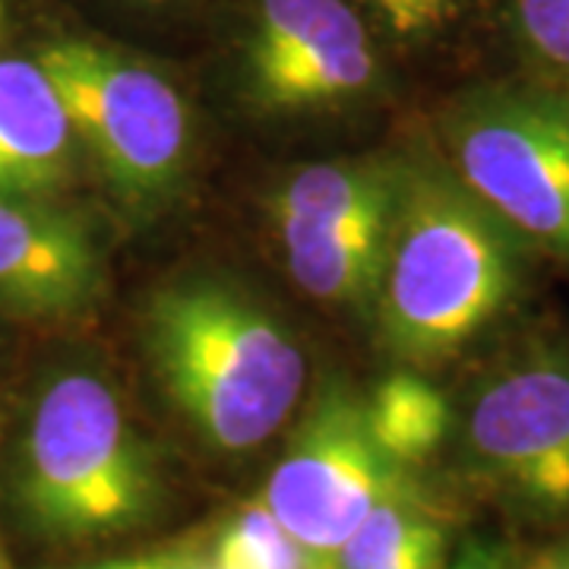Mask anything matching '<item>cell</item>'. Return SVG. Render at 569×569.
I'll use <instances>...</instances> for the list:
<instances>
[{
	"label": "cell",
	"instance_id": "cell-15",
	"mask_svg": "<svg viewBox=\"0 0 569 569\" xmlns=\"http://www.w3.org/2000/svg\"><path fill=\"white\" fill-rule=\"evenodd\" d=\"M209 563L216 569H329V560L305 548L263 500L247 503L224 522Z\"/></svg>",
	"mask_w": 569,
	"mask_h": 569
},
{
	"label": "cell",
	"instance_id": "cell-24",
	"mask_svg": "<svg viewBox=\"0 0 569 569\" xmlns=\"http://www.w3.org/2000/svg\"><path fill=\"white\" fill-rule=\"evenodd\" d=\"M209 569H216V567H212V563H209Z\"/></svg>",
	"mask_w": 569,
	"mask_h": 569
},
{
	"label": "cell",
	"instance_id": "cell-12",
	"mask_svg": "<svg viewBox=\"0 0 569 569\" xmlns=\"http://www.w3.org/2000/svg\"><path fill=\"white\" fill-rule=\"evenodd\" d=\"M402 164L383 159H342L313 162L288 174L272 197V219L313 224V228H351L365 222H387L399 200Z\"/></svg>",
	"mask_w": 569,
	"mask_h": 569
},
{
	"label": "cell",
	"instance_id": "cell-20",
	"mask_svg": "<svg viewBox=\"0 0 569 569\" xmlns=\"http://www.w3.org/2000/svg\"><path fill=\"white\" fill-rule=\"evenodd\" d=\"M526 569H569V545L541 550Z\"/></svg>",
	"mask_w": 569,
	"mask_h": 569
},
{
	"label": "cell",
	"instance_id": "cell-5",
	"mask_svg": "<svg viewBox=\"0 0 569 569\" xmlns=\"http://www.w3.org/2000/svg\"><path fill=\"white\" fill-rule=\"evenodd\" d=\"M452 174L519 241L569 266V108L535 89L471 92L447 123Z\"/></svg>",
	"mask_w": 569,
	"mask_h": 569
},
{
	"label": "cell",
	"instance_id": "cell-16",
	"mask_svg": "<svg viewBox=\"0 0 569 569\" xmlns=\"http://www.w3.org/2000/svg\"><path fill=\"white\" fill-rule=\"evenodd\" d=\"M516 26L538 61L569 73V0H516Z\"/></svg>",
	"mask_w": 569,
	"mask_h": 569
},
{
	"label": "cell",
	"instance_id": "cell-7",
	"mask_svg": "<svg viewBox=\"0 0 569 569\" xmlns=\"http://www.w3.org/2000/svg\"><path fill=\"white\" fill-rule=\"evenodd\" d=\"M471 468L519 507L569 512V351L522 348L471 392L462 418Z\"/></svg>",
	"mask_w": 569,
	"mask_h": 569
},
{
	"label": "cell",
	"instance_id": "cell-6",
	"mask_svg": "<svg viewBox=\"0 0 569 569\" xmlns=\"http://www.w3.org/2000/svg\"><path fill=\"white\" fill-rule=\"evenodd\" d=\"M406 481L408 468L377 447L365 399L332 377L307 402L260 500L305 548L329 560Z\"/></svg>",
	"mask_w": 569,
	"mask_h": 569
},
{
	"label": "cell",
	"instance_id": "cell-3",
	"mask_svg": "<svg viewBox=\"0 0 569 569\" xmlns=\"http://www.w3.org/2000/svg\"><path fill=\"white\" fill-rule=\"evenodd\" d=\"M17 497L54 541L111 538L152 512V456L99 370L67 367L41 387L22 427Z\"/></svg>",
	"mask_w": 569,
	"mask_h": 569
},
{
	"label": "cell",
	"instance_id": "cell-18",
	"mask_svg": "<svg viewBox=\"0 0 569 569\" xmlns=\"http://www.w3.org/2000/svg\"><path fill=\"white\" fill-rule=\"evenodd\" d=\"M123 569H209V557L193 545H174V548L149 550L140 557H127Z\"/></svg>",
	"mask_w": 569,
	"mask_h": 569
},
{
	"label": "cell",
	"instance_id": "cell-19",
	"mask_svg": "<svg viewBox=\"0 0 569 569\" xmlns=\"http://www.w3.org/2000/svg\"><path fill=\"white\" fill-rule=\"evenodd\" d=\"M447 569H512L507 548L490 545V541H471L456 553V560Z\"/></svg>",
	"mask_w": 569,
	"mask_h": 569
},
{
	"label": "cell",
	"instance_id": "cell-1",
	"mask_svg": "<svg viewBox=\"0 0 569 569\" xmlns=\"http://www.w3.org/2000/svg\"><path fill=\"white\" fill-rule=\"evenodd\" d=\"M142 332L168 399L212 449H257L305 396L298 339L224 276L197 272L162 284L149 298Z\"/></svg>",
	"mask_w": 569,
	"mask_h": 569
},
{
	"label": "cell",
	"instance_id": "cell-22",
	"mask_svg": "<svg viewBox=\"0 0 569 569\" xmlns=\"http://www.w3.org/2000/svg\"><path fill=\"white\" fill-rule=\"evenodd\" d=\"M0 569H13L10 567V560H7V550H3V545H0Z\"/></svg>",
	"mask_w": 569,
	"mask_h": 569
},
{
	"label": "cell",
	"instance_id": "cell-14",
	"mask_svg": "<svg viewBox=\"0 0 569 569\" xmlns=\"http://www.w3.org/2000/svg\"><path fill=\"white\" fill-rule=\"evenodd\" d=\"M365 402L377 447L402 468L433 456L452 430V406L443 389L411 370L387 373Z\"/></svg>",
	"mask_w": 569,
	"mask_h": 569
},
{
	"label": "cell",
	"instance_id": "cell-21",
	"mask_svg": "<svg viewBox=\"0 0 569 569\" xmlns=\"http://www.w3.org/2000/svg\"><path fill=\"white\" fill-rule=\"evenodd\" d=\"M127 567V557H114V560H99V563H86V567L73 569H123Z\"/></svg>",
	"mask_w": 569,
	"mask_h": 569
},
{
	"label": "cell",
	"instance_id": "cell-13",
	"mask_svg": "<svg viewBox=\"0 0 569 569\" xmlns=\"http://www.w3.org/2000/svg\"><path fill=\"white\" fill-rule=\"evenodd\" d=\"M329 569H447V535L406 481L348 535Z\"/></svg>",
	"mask_w": 569,
	"mask_h": 569
},
{
	"label": "cell",
	"instance_id": "cell-4",
	"mask_svg": "<svg viewBox=\"0 0 569 569\" xmlns=\"http://www.w3.org/2000/svg\"><path fill=\"white\" fill-rule=\"evenodd\" d=\"M104 183L133 209H159L190 162V111L156 67L92 39L48 41L36 54Z\"/></svg>",
	"mask_w": 569,
	"mask_h": 569
},
{
	"label": "cell",
	"instance_id": "cell-2",
	"mask_svg": "<svg viewBox=\"0 0 569 569\" xmlns=\"http://www.w3.org/2000/svg\"><path fill=\"white\" fill-rule=\"evenodd\" d=\"M519 238L452 171L402 164L373 310L406 361H437L475 339L512 301Z\"/></svg>",
	"mask_w": 569,
	"mask_h": 569
},
{
	"label": "cell",
	"instance_id": "cell-9",
	"mask_svg": "<svg viewBox=\"0 0 569 569\" xmlns=\"http://www.w3.org/2000/svg\"><path fill=\"white\" fill-rule=\"evenodd\" d=\"M104 284L89 224L51 200L0 197V307L32 320L73 317Z\"/></svg>",
	"mask_w": 569,
	"mask_h": 569
},
{
	"label": "cell",
	"instance_id": "cell-25",
	"mask_svg": "<svg viewBox=\"0 0 569 569\" xmlns=\"http://www.w3.org/2000/svg\"><path fill=\"white\" fill-rule=\"evenodd\" d=\"M0 13H3V10H0Z\"/></svg>",
	"mask_w": 569,
	"mask_h": 569
},
{
	"label": "cell",
	"instance_id": "cell-23",
	"mask_svg": "<svg viewBox=\"0 0 569 569\" xmlns=\"http://www.w3.org/2000/svg\"><path fill=\"white\" fill-rule=\"evenodd\" d=\"M146 3H159V0H146Z\"/></svg>",
	"mask_w": 569,
	"mask_h": 569
},
{
	"label": "cell",
	"instance_id": "cell-17",
	"mask_svg": "<svg viewBox=\"0 0 569 569\" xmlns=\"http://www.w3.org/2000/svg\"><path fill=\"white\" fill-rule=\"evenodd\" d=\"M367 3L399 39H418L447 26L459 0H367Z\"/></svg>",
	"mask_w": 569,
	"mask_h": 569
},
{
	"label": "cell",
	"instance_id": "cell-8",
	"mask_svg": "<svg viewBox=\"0 0 569 569\" xmlns=\"http://www.w3.org/2000/svg\"><path fill=\"white\" fill-rule=\"evenodd\" d=\"M377 54L348 0H257L247 86L266 111H313L365 96Z\"/></svg>",
	"mask_w": 569,
	"mask_h": 569
},
{
	"label": "cell",
	"instance_id": "cell-10",
	"mask_svg": "<svg viewBox=\"0 0 569 569\" xmlns=\"http://www.w3.org/2000/svg\"><path fill=\"white\" fill-rule=\"evenodd\" d=\"M77 133L39 61L0 58V197L48 200L77 159Z\"/></svg>",
	"mask_w": 569,
	"mask_h": 569
},
{
	"label": "cell",
	"instance_id": "cell-11",
	"mask_svg": "<svg viewBox=\"0 0 569 569\" xmlns=\"http://www.w3.org/2000/svg\"><path fill=\"white\" fill-rule=\"evenodd\" d=\"M389 222H367L355 228H313V224L276 219L284 266L291 279L310 298L323 305H373L383 257H387Z\"/></svg>",
	"mask_w": 569,
	"mask_h": 569
}]
</instances>
